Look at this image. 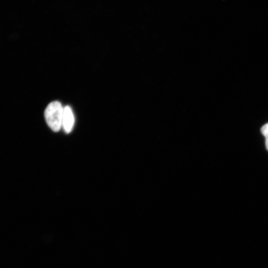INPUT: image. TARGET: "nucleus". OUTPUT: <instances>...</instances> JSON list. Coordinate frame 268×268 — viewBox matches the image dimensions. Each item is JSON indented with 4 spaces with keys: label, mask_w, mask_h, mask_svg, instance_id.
Wrapping results in <instances>:
<instances>
[{
    "label": "nucleus",
    "mask_w": 268,
    "mask_h": 268,
    "mask_svg": "<svg viewBox=\"0 0 268 268\" xmlns=\"http://www.w3.org/2000/svg\"><path fill=\"white\" fill-rule=\"evenodd\" d=\"M64 108L59 101H53L45 111V118L49 126L54 132L59 131L62 127Z\"/></svg>",
    "instance_id": "f257e3e1"
},
{
    "label": "nucleus",
    "mask_w": 268,
    "mask_h": 268,
    "mask_svg": "<svg viewBox=\"0 0 268 268\" xmlns=\"http://www.w3.org/2000/svg\"><path fill=\"white\" fill-rule=\"evenodd\" d=\"M75 123V118L71 108L69 106L64 108L62 127L66 133H70Z\"/></svg>",
    "instance_id": "f03ea898"
},
{
    "label": "nucleus",
    "mask_w": 268,
    "mask_h": 268,
    "mask_svg": "<svg viewBox=\"0 0 268 268\" xmlns=\"http://www.w3.org/2000/svg\"><path fill=\"white\" fill-rule=\"evenodd\" d=\"M261 132L265 138V145L268 151V123L263 125L261 129Z\"/></svg>",
    "instance_id": "7ed1b4c3"
}]
</instances>
